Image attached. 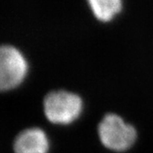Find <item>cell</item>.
Wrapping results in <instances>:
<instances>
[{"label":"cell","instance_id":"obj_1","mask_svg":"<svg viewBox=\"0 0 153 153\" xmlns=\"http://www.w3.org/2000/svg\"><path fill=\"white\" fill-rule=\"evenodd\" d=\"M44 107V113L50 122L67 124L79 117L82 110V100L76 94L56 90L45 96Z\"/></svg>","mask_w":153,"mask_h":153},{"label":"cell","instance_id":"obj_2","mask_svg":"<svg viewBox=\"0 0 153 153\" xmlns=\"http://www.w3.org/2000/svg\"><path fill=\"white\" fill-rule=\"evenodd\" d=\"M99 135L105 146L113 151H125L136 139L135 128L124 122L118 115L110 113L105 116L99 124Z\"/></svg>","mask_w":153,"mask_h":153},{"label":"cell","instance_id":"obj_3","mask_svg":"<svg viewBox=\"0 0 153 153\" xmlns=\"http://www.w3.org/2000/svg\"><path fill=\"white\" fill-rule=\"evenodd\" d=\"M27 70V60L20 49L10 44H0V91L18 86Z\"/></svg>","mask_w":153,"mask_h":153},{"label":"cell","instance_id":"obj_4","mask_svg":"<svg viewBox=\"0 0 153 153\" xmlns=\"http://www.w3.org/2000/svg\"><path fill=\"white\" fill-rule=\"evenodd\" d=\"M13 147L16 153H47L49 141L43 129L29 128L17 134Z\"/></svg>","mask_w":153,"mask_h":153},{"label":"cell","instance_id":"obj_5","mask_svg":"<svg viewBox=\"0 0 153 153\" xmlns=\"http://www.w3.org/2000/svg\"><path fill=\"white\" fill-rule=\"evenodd\" d=\"M88 4L96 18L103 22L111 20L122 9L120 0H89Z\"/></svg>","mask_w":153,"mask_h":153}]
</instances>
